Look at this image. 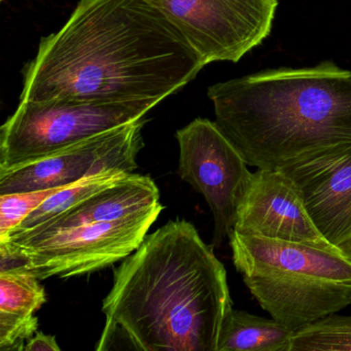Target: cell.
<instances>
[{"mask_svg": "<svg viewBox=\"0 0 351 351\" xmlns=\"http://www.w3.org/2000/svg\"><path fill=\"white\" fill-rule=\"evenodd\" d=\"M205 65L145 0H81L66 24L40 40L20 100L161 102Z\"/></svg>", "mask_w": 351, "mask_h": 351, "instance_id": "cell-1", "label": "cell"}, {"mask_svg": "<svg viewBox=\"0 0 351 351\" xmlns=\"http://www.w3.org/2000/svg\"><path fill=\"white\" fill-rule=\"evenodd\" d=\"M213 248L186 219L147 235L114 271L96 350L217 351L233 302Z\"/></svg>", "mask_w": 351, "mask_h": 351, "instance_id": "cell-2", "label": "cell"}, {"mask_svg": "<svg viewBox=\"0 0 351 351\" xmlns=\"http://www.w3.org/2000/svg\"><path fill=\"white\" fill-rule=\"evenodd\" d=\"M208 97L217 126L256 169L351 143V71L330 61L215 84Z\"/></svg>", "mask_w": 351, "mask_h": 351, "instance_id": "cell-3", "label": "cell"}, {"mask_svg": "<svg viewBox=\"0 0 351 351\" xmlns=\"http://www.w3.org/2000/svg\"><path fill=\"white\" fill-rule=\"evenodd\" d=\"M236 270L270 317L293 332L351 304V256L336 248L230 233Z\"/></svg>", "mask_w": 351, "mask_h": 351, "instance_id": "cell-4", "label": "cell"}, {"mask_svg": "<svg viewBox=\"0 0 351 351\" xmlns=\"http://www.w3.org/2000/svg\"><path fill=\"white\" fill-rule=\"evenodd\" d=\"M157 100H21L0 130V172L17 169L117 127L155 108Z\"/></svg>", "mask_w": 351, "mask_h": 351, "instance_id": "cell-5", "label": "cell"}, {"mask_svg": "<svg viewBox=\"0 0 351 351\" xmlns=\"http://www.w3.org/2000/svg\"><path fill=\"white\" fill-rule=\"evenodd\" d=\"M163 209L159 204L141 215L69 228L32 241L0 242V271L18 267L44 280L101 270L134 252Z\"/></svg>", "mask_w": 351, "mask_h": 351, "instance_id": "cell-6", "label": "cell"}, {"mask_svg": "<svg viewBox=\"0 0 351 351\" xmlns=\"http://www.w3.org/2000/svg\"><path fill=\"white\" fill-rule=\"evenodd\" d=\"M202 57L238 62L270 34L277 0H145Z\"/></svg>", "mask_w": 351, "mask_h": 351, "instance_id": "cell-7", "label": "cell"}, {"mask_svg": "<svg viewBox=\"0 0 351 351\" xmlns=\"http://www.w3.org/2000/svg\"><path fill=\"white\" fill-rule=\"evenodd\" d=\"M176 139L178 174L206 200L215 219L211 245L219 247L233 231L238 201L252 172L215 122L196 119L176 132Z\"/></svg>", "mask_w": 351, "mask_h": 351, "instance_id": "cell-8", "label": "cell"}, {"mask_svg": "<svg viewBox=\"0 0 351 351\" xmlns=\"http://www.w3.org/2000/svg\"><path fill=\"white\" fill-rule=\"evenodd\" d=\"M147 120L100 133L17 169L0 172V195L71 186L106 172H133Z\"/></svg>", "mask_w": 351, "mask_h": 351, "instance_id": "cell-9", "label": "cell"}, {"mask_svg": "<svg viewBox=\"0 0 351 351\" xmlns=\"http://www.w3.org/2000/svg\"><path fill=\"white\" fill-rule=\"evenodd\" d=\"M276 169L297 186L322 237L350 256L351 143L307 152Z\"/></svg>", "mask_w": 351, "mask_h": 351, "instance_id": "cell-10", "label": "cell"}, {"mask_svg": "<svg viewBox=\"0 0 351 351\" xmlns=\"http://www.w3.org/2000/svg\"><path fill=\"white\" fill-rule=\"evenodd\" d=\"M233 230L246 235L336 248L316 229L297 186L279 169L252 172L238 201Z\"/></svg>", "mask_w": 351, "mask_h": 351, "instance_id": "cell-11", "label": "cell"}, {"mask_svg": "<svg viewBox=\"0 0 351 351\" xmlns=\"http://www.w3.org/2000/svg\"><path fill=\"white\" fill-rule=\"evenodd\" d=\"M159 204L160 192L155 182L149 176L130 172L60 215L28 231L11 234L0 242L32 241L69 228L119 221L141 215Z\"/></svg>", "mask_w": 351, "mask_h": 351, "instance_id": "cell-12", "label": "cell"}, {"mask_svg": "<svg viewBox=\"0 0 351 351\" xmlns=\"http://www.w3.org/2000/svg\"><path fill=\"white\" fill-rule=\"evenodd\" d=\"M40 280L18 267L0 271V350H24L38 332L34 314L47 301Z\"/></svg>", "mask_w": 351, "mask_h": 351, "instance_id": "cell-13", "label": "cell"}, {"mask_svg": "<svg viewBox=\"0 0 351 351\" xmlns=\"http://www.w3.org/2000/svg\"><path fill=\"white\" fill-rule=\"evenodd\" d=\"M293 334L272 317L233 308L221 330L217 351H291Z\"/></svg>", "mask_w": 351, "mask_h": 351, "instance_id": "cell-14", "label": "cell"}, {"mask_svg": "<svg viewBox=\"0 0 351 351\" xmlns=\"http://www.w3.org/2000/svg\"><path fill=\"white\" fill-rule=\"evenodd\" d=\"M127 173H130V172H106V173L99 174V176L85 178L81 182H75V184L62 189L56 194L49 197L36 210L32 211L11 234L28 231V230L45 223L48 219H52V217L60 215L63 211L71 208L77 203L81 202L84 199L91 196L97 191L101 190V189L108 186V184L120 180Z\"/></svg>", "mask_w": 351, "mask_h": 351, "instance_id": "cell-15", "label": "cell"}, {"mask_svg": "<svg viewBox=\"0 0 351 351\" xmlns=\"http://www.w3.org/2000/svg\"><path fill=\"white\" fill-rule=\"evenodd\" d=\"M291 351H351V315L330 314L298 330Z\"/></svg>", "mask_w": 351, "mask_h": 351, "instance_id": "cell-16", "label": "cell"}, {"mask_svg": "<svg viewBox=\"0 0 351 351\" xmlns=\"http://www.w3.org/2000/svg\"><path fill=\"white\" fill-rule=\"evenodd\" d=\"M64 188L66 186L0 195V241L7 239L8 236L49 197Z\"/></svg>", "mask_w": 351, "mask_h": 351, "instance_id": "cell-17", "label": "cell"}, {"mask_svg": "<svg viewBox=\"0 0 351 351\" xmlns=\"http://www.w3.org/2000/svg\"><path fill=\"white\" fill-rule=\"evenodd\" d=\"M60 346L56 341V337L45 332H36V334L26 343L25 351H59Z\"/></svg>", "mask_w": 351, "mask_h": 351, "instance_id": "cell-18", "label": "cell"}, {"mask_svg": "<svg viewBox=\"0 0 351 351\" xmlns=\"http://www.w3.org/2000/svg\"><path fill=\"white\" fill-rule=\"evenodd\" d=\"M350 256H351V252H350Z\"/></svg>", "mask_w": 351, "mask_h": 351, "instance_id": "cell-19", "label": "cell"}]
</instances>
